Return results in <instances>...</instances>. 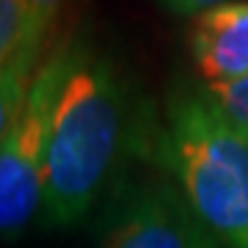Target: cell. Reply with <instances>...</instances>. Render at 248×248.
<instances>
[{"label": "cell", "instance_id": "obj_1", "mask_svg": "<svg viewBox=\"0 0 248 248\" xmlns=\"http://www.w3.org/2000/svg\"><path fill=\"white\" fill-rule=\"evenodd\" d=\"M160 133L155 119L110 55L83 39L50 124L42 218L72 229L99 196L124 174L130 160H152Z\"/></svg>", "mask_w": 248, "mask_h": 248}, {"label": "cell", "instance_id": "obj_2", "mask_svg": "<svg viewBox=\"0 0 248 248\" xmlns=\"http://www.w3.org/2000/svg\"><path fill=\"white\" fill-rule=\"evenodd\" d=\"M152 160L177 182L215 248H248V138L204 86L171 91Z\"/></svg>", "mask_w": 248, "mask_h": 248}, {"label": "cell", "instance_id": "obj_3", "mask_svg": "<svg viewBox=\"0 0 248 248\" xmlns=\"http://www.w3.org/2000/svg\"><path fill=\"white\" fill-rule=\"evenodd\" d=\"M83 39H61L42 58L22 110L0 143V237H22L42 215L50 124Z\"/></svg>", "mask_w": 248, "mask_h": 248}, {"label": "cell", "instance_id": "obj_4", "mask_svg": "<svg viewBox=\"0 0 248 248\" xmlns=\"http://www.w3.org/2000/svg\"><path fill=\"white\" fill-rule=\"evenodd\" d=\"M99 226V248H215L163 169L133 177L124 171L110 187Z\"/></svg>", "mask_w": 248, "mask_h": 248}, {"label": "cell", "instance_id": "obj_5", "mask_svg": "<svg viewBox=\"0 0 248 248\" xmlns=\"http://www.w3.org/2000/svg\"><path fill=\"white\" fill-rule=\"evenodd\" d=\"M187 50L204 86L248 75V0H229L190 17Z\"/></svg>", "mask_w": 248, "mask_h": 248}, {"label": "cell", "instance_id": "obj_6", "mask_svg": "<svg viewBox=\"0 0 248 248\" xmlns=\"http://www.w3.org/2000/svg\"><path fill=\"white\" fill-rule=\"evenodd\" d=\"M45 53H33V50H19L17 58L0 69V143L11 130L14 119L22 110V102L28 97V89L33 83V75L42 63Z\"/></svg>", "mask_w": 248, "mask_h": 248}, {"label": "cell", "instance_id": "obj_7", "mask_svg": "<svg viewBox=\"0 0 248 248\" xmlns=\"http://www.w3.org/2000/svg\"><path fill=\"white\" fill-rule=\"evenodd\" d=\"M28 0H0V69H6L25 47Z\"/></svg>", "mask_w": 248, "mask_h": 248}, {"label": "cell", "instance_id": "obj_8", "mask_svg": "<svg viewBox=\"0 0 248 248\" xmlns=\"http://www.w3.org/2000/svg\"><path fill=\"white\" fill-rule=\"evenodd\" d=\"M204 91L223 119L248 138V75L223 86H204Z\"/></svg>", "mask_w": 248, "mask_h": 248}, {"label": "cell", "instance_id": "obj_9", "mask_svg": "<svg viewBox=\"0 0 248 248\" xmlns=\"http://www.w3.org/2000/svg\"><path fill=\"white\" fill-rule=\"evenodd\" d=\"M69 6V0H28V25H25V47L33 53H45L50 33L61 11Z\"/></svg>", "mask_w": 248, "mask_h": 248}, {"label": "cell", "instance_id": "obj_10", "mask_svg": "<svg viewBox=\"0 0 248 248\" xmlns=\"http://www.w3.org/2000/svg\"><path fill=\"white\" fill-rule=\"evenodd\" d=\"M160 6L177 17H196L199 11H207L213 6H221V3H229V0H157Z\"/></svg>", "mask_w": 248, "mask_h": 248}]
</instances>
